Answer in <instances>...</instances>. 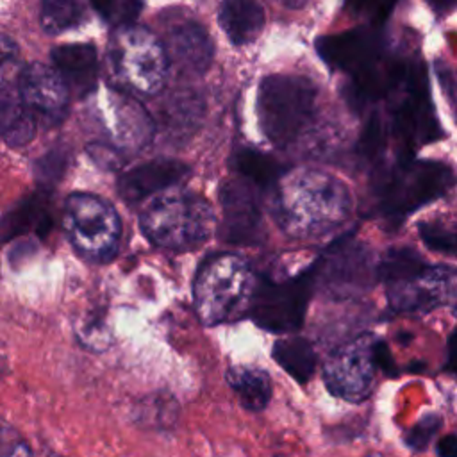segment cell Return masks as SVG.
I'll use <instances>...</instances> for the list:
<instances>
[{"mask_svg": "<svg viewBox=\"0 0 457 457\" xmlns=\"http://www.w3.org/2000/svg\"><path fill=\"white\" fill-rule=\"evenodd\" d=\"M271 212L293 237L316 239L339 228L352 212V195L337 177L312 168L282 175L273 187Z\"/></svg>", "mask_w": 457, "mask_h": 457, "instance_id": "1", "label": "cell"}, {"mask_svg": "<svg viewBox=\"0 0 457 457\" xmlns=\"http://www.w3.org/2000/svg\"><path fill=\"white\" fill-rule=\"evenodd\" d=\"M211 204L191 191L170 189L157 195L141 214L143 234L157 246L187 250L202 245L214 230Z\"/></svg>", "mask_w": 457, "mask_h": 457, "instance_id": "2", "label": "cell"}, {"mask_svg": "<svg viewBox=\"0 0 457 457\" xmlns=\"http://www.w3.org/2000/svg\"><path fill=\"white\" fill-rule=\"evenodd\" d=\"M255 284L248 262L239 255L218 253L204 261L193 286L200 321L220 325L248 311Z\"/></svg>", "mask_w": 457, "mask_h": 457, "instance_id": "3", "label": "cell"}, {"mask_svg": "<svg viewBox=\"0 0 457 457\" xmlns=\"http://www.w3.org/2000/svg\"><path fill=\"white\" fill-rule=\"evenodd\" d=\"M316 87L300 75L273 73L261 80L257 120L262 134L277 146H287L311 125Z\"/></svg>", "mask_w": 457, "mask_h": 457, "instance_id": "4", "label": "cell"}, {"mask_svg": "<svg viewBox=\"0 0 457 457\" xmlns=\"http://www.w3.org/2000/svg\"><path fill=\"white\" fill-rule=\"evenodd\" d=\"M168 54L159 39L145 27L114 29L107 45V70L116 87L152 96L164 86Z\"/></svg>", "mask_w": 457, "mask_h": 457, "instance_id": "5", "label": "cell"}, {"mask_svg": "<svg viewBox=\"0 0 457 457\" xmlns=\"http://www.w3.org/2000/svg\"><path fill=\"white\" fill-rule=\"evenodd\" d=\"M62 228L79 255L87 261H109L120 243L121 223L111 204L89 193H73L62 207Z\"/></svg>", "mask_w": 457, "mask_h": 457, "instance_id": "6", "label": "cell"}, {"mask_svg": "<svg viewBox=\"0 0 457 457\" xmlns=\"http://www.w3.org/2000/svg\"><path fill=\"white\" fill-rule=\"evenodd\" d=\"M89 114L112 148L139 152L150 143L155 123L143 105L125 91L118 87H96L89 95Z\"/></svg>", "mask_w": 457, "mask_h": 457, "instance_id": "7", "label": "cell"}, {"mask_svg": "<svg viewBox=\"0 0 457 457\" xmlns=\"http://www.w3.org/2000/svg\"><path fill=\"white\" fill-rule=\"evenodd\" d=\"M314 286V266L287 280L259 278L248 312L252 320L270 332H293L305 316Z\"/></svg>", "mask_w": 457, "mask_h": 457, "instance_id": "8", "label": "cell"}, {"mask_svg": "<svg viewBox=\"0 0 457 457\" xmlns=\"http://www.w3.org/2000/svg\"><path fill=\"white\" fill-rule=\"evenodd\" d=\"M455 182L450 166L437 161H402L384 182L382 207L389 216H405L445 195Z\"/></svg>", "mask_w": 457, "mask_h": 457, "instance_id": "9", "label": "cell"}, {"mask_svg": "<svg viewBox=\"0 0 457 457\" xmlns=\"http://www.w3.org/2000/svg\"><path fill=\"white\" fill-rule=\"evenodd\" d=\"M377 337L362 334L336 348L323 364L327 389L346 402H362L370 396L375 382Z\"/></svg>", "mask_w": 457, "mask_h": 457, "instance_id": "10", "label": "cell"}, {"mask_svg": "<svg viewBox=\"0 0 457 457\" xmlns=\"http://www.w3.org/2000/svg\"><path fill=\"white\" fill-rule=\"evenodd\" d=\"M375 277H378V264L375 266L371 252L359 241L336 243L314 262V282L337 298L366 291Z\"/></svg>", "mask_w": 457, "mask_h": 457, "instance_id": "11", "label": "cell"}, {"mask_svg": "<svg viewBox=\"0 0 457 457\" xmlns=\"http://www.w3.org/2000/svg\"><path fill=\"white\" fill-rule=\"evenodd\" d=\"M389 305L398 312H427L457 300V268L437 264L421 273L386 284Z\"/></svg>", "mask_w": 457, "mask_h": 457, "instance_id": "12", "label": "cell"}, {"mask_svg": "<svg viewBox=\"0 0 457 457\" xmlns=\"http://www.w3.org/2000/svg\"><path fill=\"white\" fill-rule=\"evenodd\" d=\"M259 191L250 182L234 177L220 187V237L230 245H255L262 237Z\"/></svg>", "mask_w": 457, "mask_h": 457, "instance_id": "13", "label": "cell"}, {"mask_svg": "<svg viewBox=\"0 0 457 457\" xmlns=\"http://www.w3.org/2000/svg\"><path fill=\"white\" fill-rule=\"evenodd\" d=\"M16 86L34 118L37 116L50 125L64 118L70 89L55 68L43 62H30L18 73Z\"/></svg>", "mask_w": 457, "mask_h": 457, "instance_id": "14", "label": "cell"}, {"mask_svg": "<svg viewBox=\"0 0 457 457\" xmlns=\"http://www.w3.org/2000/svg\"><path fill=\"white\" fill-rule=\"evenodd\" d=\"M189 168L175 159H152L125 171L118 179V195L127 204H137L152 195L173 189L187 179Z\"/></svg>", "mask_w": 457, "mask_h": 457, "instance_id": "15", "label": "cell"}, {"mask_svg": "<svg viewBox=\"0 0 457 457\" xmlns=\"http://www.w3.org/2000/svg\"><path fill=\"white\" fill-rule=\"evenodd\" d=\"M316 50L328 66L359 75L377 64L378 39L371 32L352 30L318 39Z\"/></svg>", "mask_w": 457, "mask_h": 457, "instance_id": "16", "label": "cell"}, {"mask_svg": "<svg viewBox=\"0 0 457 457\" xmlns=\"http://www.w3.org/2000/svg\"><path fill=\"white\" fill-rule=\"evenodd\" d=\"M164 48L171 66L186 75L204 73L214 57V45L207 30L195 21L175 27Z\"/></svg>", "mask_w": 457, "mask_h": 457, "instance_id": "17", "label": "cell"}, {"mask_svg": "<svg viewBox=\"0 0 457 457\" xmlns=\"http://www.w3.org/2000/svg\"><path fill=\"white\" fill-rule=\"evenodd\" d=\"M50 57L55 71L70 91L79 96H89L96 89L98 54L91 43L55 46Z\"/></svg>", "mask_w": 457, "mask_h": 457, "instance_id": "18", "label": "cell"}, {"mask_svg": "<svg viewBox=\"0 0 457 457\" xmlns=\"http://www.w3.org/2000/svg\"><path fill=\"white\" fill-rule=\"evenodd\" d=\"M0 129L9 146H23L36 134V118L25 105L16 82L9 84L2 79L0 87Z\"/></svg>", "mask_w": 457, "mask_h": 457, "instance_id": "19", "label": "cell"}, {"mask_svg": "<svg viewBox=\"0 0 457 457\" xmlns=\"http://www.w3.org/2000/svg\"><path fill=\"white\" fill-rule=\"evenodd\" d=\"M218 21L234 45H248L264 27V9L250 0L223 2L218 11Z\"/></svg>", "mask_w": 457, "mask_h": 457, "instance_id": "20", "label": "cell"}, {"mask_svg": "<svg viewBox=\"0 0 457 457\" xmlns=\"http://www.w3.org/2000/svg\"><path fill=\"white\" fill-rule=\"evenodd\" d=\"M227 382L236 391L241 405L248 411H262L271 398V382L264 370L252 366H232Z\"/></svg>", "mask_w": 457, "mask_h": 457, "instance_id": "21", "label": "cell"}, {"mask_svg": "<svg viewBox=\"0 0 457 457\" xmlns=\"http://www.w3.org/2000/svg\"><path fill=\"white\" fill-rule=\"evenodd\" d=\"M232 170L239 179L250 182L257 189L277 186L284 171L278 161L253 148H239L230 159Z\"/></svg>", "mask_w": 457, "mask_h": 457, "instance_id": "22", "label": "cell"}, {"mask_svg": "<svg viewBox=\"0 0 457 457\" xmlns=\"http://www.w3.org/2000/svg\"><path fill=\"white\" fill-rule=\"evenodd\" d=\"M273 359L280 368H284L296 382L305 384L314 373L316 353L312 345L303 337H284L273 345Z\"/></svg>", "mask_w": 457, "mask_h": 457, "instance_id": "23", "label": "cell"}, {"mask_svg": "<svg viewBox=\"0 0 457 457\" xmlns=\"http://www.w3.org/2000/svg\"><path fill=\"white\" fill-rule=\"evenodd\" d=\"M198 114L200 100L186 91L175 93L164 102L159 120L168 136H184L187 130H193L198 121Z\"/></svg>", "mask_w": 457, "mask_h": 457, "instance_id": "24", "label": "cell"}, {"mask_svg": "<svg viewBox=\"0 0 457 457\" xmlns=\"http://www.w3.org/2000/svg\"><path fill=\"white\" fill-rule=\"evenodd\" d=\"M87 20V9L82 2L46 0L41 4L39 23L46 34H61L75 29Z\"/></svg>", "mask_w": 457, "mask_h": 457, "instance_id": "25", "label": "cell"}, {"mask_svg": "<svg viewBox=\"0 0 457 457\" xmlns=\"http://www.w3.org/2000/svg\"><path fill=\"white\" fill-rule=\"evenodd\" d=\"M428 264L412 248H391L378 262V278L386 284L398 282L421 273Z\"/></svg>", "mask_w": 457, "mask_h": 457, "instance_id": "26", "label": "cell"}, {"mask_svg": "<svg viewBox=\"0 0 457 457\" xmlns=\"http://www.w3.org/2000/svg\"><path fill=\"white\" fill-rule=\"evenodd\" d=\"M418 232L425 246L441 253L457 255V220L452 221H421Z\"/></svg>", "mask_w": 457, "mask_h": 457, "instance_id": "27", "label": "cell"}, {"mask_svg": "<svg viewBox=\"0 0 457 457\" xmlns=\"http://www.w3.org/2000/svg\"><path fill=\"white\" fill-rule=\"evenodd\" d=\"M93 7L100 12V16L114 25L116 29L132 25L137 12L143 9V4L139 2H129V0H114V2H96Z\"/></svg>", "mask_w": 457, "mask_h": 457, "instance_id": "28", "label": "cell"}, {"mask_svg": "<svg viewBox=\"0 0 457 457\" xmlns=\"http://www.w3.org/2000/svg\"><path fill=\"white\" fill-rule=\"evenodd\" d=\"M443 421L441 416L437 414H427L423 416L407 434H405V443L411 450L414 452H421L427 448V445L430 443V439L437 434V430L441 428Z\"/></svg>", "mask_w": 457, "mask_h": 457, "instance_id": "29", "label": "cell"}, {"mask_svg": "<svg viewBox=\"0 0 457 457\" xmlns=\"http://www.w3.org/2000/svg\"><path fill=\"white\" fill-rule=\"evenodd\" d=\"M41 211L37 209L36 202L34 200H29L21 205H18L12 212L7 214L5 218V223H4V232H5V237H9V234L16 236L23 230H27L29 227L36 225V220L41 218Z\"/></svg>", "mask_w": 457, "mask_h": 457, "instance_id": "30", "label": "cell"}, {"mask_svg": "<svg viewBox=\"0 0 457 457\" xmlns=\"http://www.w3.org/2000/svg\"><path fill=\"white\" fill-rule=\"evenodd\" d=\"M384 146V129H382V121L377 114H373L368 123L366 129L362 132V139H361V152L368 157L373 159Z\"/></svg>", "mask_w": 457, "mask_h": 457, "instance_id": "31", "label": "cell"}, {"mask_svg": "<svg viewBox=\"0 0 457 457\" xmlns=\"http://www.w3.org/2000/svg\"><path fill=\"white\" fill-rule=\"evenodd\" d=\"M377 364L378 368L387 373V375H395L396 373V368H395V362H393V357L389 353V348L384 341H377Z\"/></svg>", "mask_w": 457, "mask_h": 457, "instance_id": "32", "label": "cell"}, {"mask_svg": "<svg viewBox=\"0 0 457 457\" xmlns=\"http://www.w3.org/2000/svg\"><path fill=\"white\" fill-rule=\"evenodd\" d=\"M436 452L439 457H457V436L455 434L443 436L436 445Z\"/></svg>", "mask_w": 457, "mask_h": 457, "instance_id": "33", "label": "cell"}, {"mask_svg": "<svg viewBox=\"0 0 457 457\" xmlns=\"http://www.w3.org/2000/svg\"><path fill=\"white\" fill-rule=\"evenodd\" d=\"M448 370L457 375V328L448 339Z\"/></svg>", "mask_w": 457, "mask_h": 457, "instance_id": "34", "label": "cell"}, {"mask_svg": "<svg viewBox=\"0 0 457 457\" xmlns=\"http://www.w3.org/2000/svg\"><path fill=\"white\" fill-rule=\"evenodd\" d=\"M368 457H382L380 453H373V455H368Z\"/></svg>", "mask_w": 457, "mask_h": 457, "instance_id": "35", "label": "cell"}, {"mask_svg": "<svg viewBox=\"0 0 457 457\" xmlns=\"http://www.w3.org/2000/svg\"><path fill=\"white\" fill-rule=\"evenodd\" d=\"M52 457H55V455H52Z\"/></svg>", "mask_w": 457, "mask_h": 457, "instance_id": "36", "label": "cell"}]
</instances>
